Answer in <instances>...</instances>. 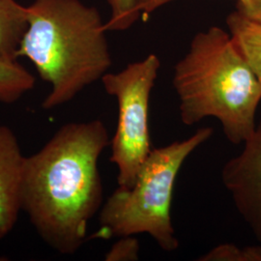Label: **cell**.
Returning <instances> with one entry per match:
<instances>
[{
    "label": "cell",
    "instance_id": "4",
    "mask_svg": "<svg viewBox=\"0 0 261 261\" xmlns=\"http://www.w3.org/2000/svg\"><path fill=\"white\" fill-rule=\"evenodd\" d=\"M213 133L212 128H200L187 140L151 150L134 184L118 186L103 203L96 236L148 234L163 251H176L179 241L171 220L174 184L187 159Z\"/></svg>",
    "mask_w": 261,
    "mask_h": 261
},
{
    "label": "cell",
    "instance_id": "16",
    "mask_svg": "<svg viewBox=\"0 0 261 261\" xmlns=\"http://www.w3.org/2000/svg\"><path fill=\"white\" fill-rule=\"evenodd\" d=\"M146 1H147V0H141V3H140V10H141V6H142Z\"/></svg>",
    "mask_w": 261,
    "mask_h": 261
},
{
    "label": "cell",
    "instance_id": "11",
    "mask_svg": "<svg viewBox=\"0 0 261 261\" xmlns=\"http://www.w3.org/2000/svg\"><path fill=\"white\" fill-rule=\"evenodd\" d=\"M112 15L105 22L107 31H125L140 19L141 0H108Z\"/></svg>",
    "mask_w": 261,
    "mask_h": 261
},
{
    "label": "cell",
    "instance_id": "10",
    "mask_svg": "<svg viewBox=\"0 0 261 261\" xmlns=\"http://www.w3.org/2000/svg\"><path fill=\"white\" fill-rule=\"evenodd\" d=\"M34 84V75L23 66L17 61L0 59V103H16Z\"/></svg>",
    "mask_w": 261,
    "mask_h": 261
},
{
    "label": "cell",
    "instance_id": "3",
    "mask_svg": "<svg viewBox=\"0 0 261 261\" xmlns=\"http://www.w3.org/2000/svg\"><path fill=\"white\" fill-rule=\"evenodd\" d=\"M172 84L183 124L215 118L236 145L254 133L261 84L223 28L212 27L196 34L175 65Z\"/></svg>",
    "mask_w": 261,
    "mask_h": 261
},
{
    "label": "cell",
    "instance_id": "9",
    "mask_svg": "<svg viewBox=\"0 0 261 261\" xmlns=\"http://www.w3.org/2000/svg\"><path fill=\"white\" fill-rule=\"evenodd\" d=\"M226 23L235 46L261 84V24L238 11L231 13Z\"/></svg>",
    "mask_w": 261,
    "mask_h": 261
},
{
    "label": "cell",
    "instance_id": "7",
    "mask_svg": "<svg viewBox=\"0 0 261 261\" xmlns=\"http://www.w3.org/2000/svg\"><path fill=\"white\" fill-rule=\"evenodd\" d=\"M24 160L15 133L0 125V241L13 230L21 211Z\"/></svg>",
    "mask_w": 261,
    "mask_h": 261
},
{
    "label": "cell",
    "instance_id": "8",
    "mask_svg": "<svg viewBox=\"0 0 261 261\" xmlns=\"http://www.w3.org/2000/svg\"><path fill=\"white\" fill-rule=\"evenodd\" d=\"M28 28V8L16 0H0V59L17 61Z\"/></svg>",
    "mask_w": 261,
    "mask_h": 261
},
{
    "label": "cell",
    "instance_id": "2",
    "mask_svg": "<svg viewBox=\"0 0 261 261\" xmlns=\"http://www.w3.org/2000/svg\"><path fill=\"white\" fill-rule=\"evenodd\" d=\"M28 8V28L18 57H27L50 84L42 107L70 102L102 80L112 64L105 22L98 10L80 0H35Z\"/></svg>",
    "mask_w": 261,
    "mask_h": 261
},
{
    "label": "cell",
    "instance_id": "14",
    "mask_svg": "<svg viewBox=\"0 0 261 261\" xmlns=\"http://www.w3.org/2000/svg\"><path fill=\"white\" fill-rule=\"evenodd\" d=\"M243 16L261 24V0H251L246 4L237 3V10Z\"/></svg>",
    "mask_w": 261,
    "mask_h": 261
},
{
    "label": "cell",
    "instance_id": "5",
    "mask_svg": "<svg viewBox=\"0 0 261 261\" xmlns=\"http://www.w3.org/2000/svg\"><path fill=\"white\" fill-rule=\"evenodd\" d=\"M161 61L156 55L130 63L118 73L102 77L107 93L118 105L116 130L111 140L112 156L117 170V184L129 188L151 152L149 105Z\"/></svg>",
    "mask_w": 261,
    "mask_h": 261
},
{
    "label": "cell",
    "instance_id": "13",
    "mask_svg": "<svg viewBox=\"0 0 261 261\" xmlns=\"http://www.w3.org/2000/svg\"><path fill=\"white\" fill-rule=\"evenodd\" d=\"M140 243L137 238L123 236L112 245L110 251L106 253L105 260L136 261L140 259Z\"/></svg>",
    "mask_w": 261,
    "mask_h": 261
},
{
    "label": "cell",
    "instance_id": "1",
    "mask_svg": "<svg viewBox=\"0 0 261 261\" xmlns=\"http://www.w3.org/2000/svg\"><path fill=\"white\" fill-rule=\"evenodd\" d=\"M109 145L103 121L68 123L25 157L21 210L42 240L61 254L82 248L89 221L103 206L98 163Z\"/></svg>",
    "mask_w": 261,
    "mask_h": 261
},
{
    "label": "cell",
    "instance_id": "15",
    "mask_svg": "<svg viewBox=\"0 0 261 261\" xmlns=\"http://www.w3.org/2000/svg\"><path fill=\"white\" fill-rule=\"evenodd\" d=\"M173 0H147L142 6H141V14L143 15H149L150 13L154 12L155 10L159 9L163 5H166L168 2H171ZM251 0H238L239 4H246L250 2Z\"/></svg>",
    "mask_w": 261,
    "mask_h": 261
},
{
    "label": "cell",
    "instance_id": "6",
    "mask_svg": "<svg viewBox=\"0 0 261 261\" xmlns=\"http://www.w3.org/2000/svg\"><path fill=\"white\" fill-rule=\"evenodd\" d=\"M243 144L242 152L224 164L222 181L238 213L261 244V121Z\"/></svg>",
    "mask_w": 261,
    "mask_h": 261
},
{
    "label": "cell",
    "instance_id": "12",
    "mask_svg": "<svg viewBox=\"0 0 261 261\" xmlns=\"http://www.w3.org/2000/svg\"><path fill=\"white\" fill-rule=\"evenodd\" d=\"M200 261H261V244L239 248L236 245L225 243L199 256Z\"/></svg>",
    "mask_w": 261,
    "mask_h": 261
}]
</instances>
